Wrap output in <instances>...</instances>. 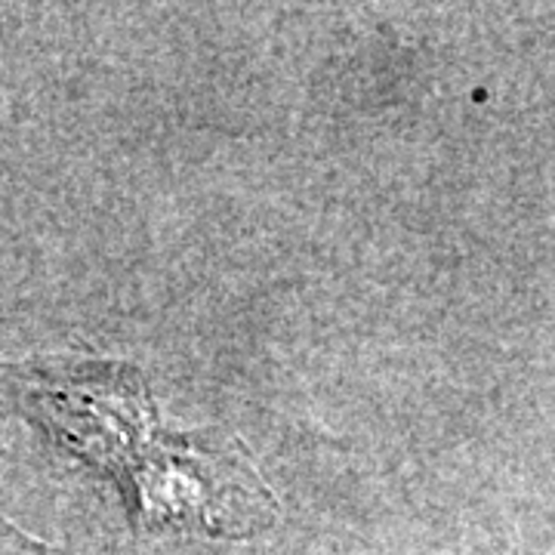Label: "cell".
<instances>
[{
    "mask_svg": "<svg viewBox=\"0 0 555 555\" xmlns=\"http://www.w3.org/2000/svg\"><path fill=\"white\" fill-rule=\"evenodd\" d=\"M28 401L83 460L115 473L130 509L145 525H189L204 534H232L244 518L225 503L266 496L254 469L201 438L170 436L155 420L149 386L133 364L90 361L31 367Z\"/></svg>",
    "mask_w": 555,
    "mask_h": 555,
    "instance_id": "obj_1",
    "label": "cell"
}]
</instances>
